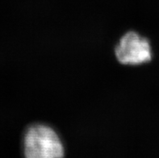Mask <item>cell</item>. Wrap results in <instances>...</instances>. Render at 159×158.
<instances>
[{
	"instance_id": "1",
	"label": "cell",
	"mask_w": 159,
	"mask_h": 158,
	"mask_svg": "<svg viewBox=\"0 0 159 158\" xmlns=\"http://www.w3.org/2000/svg\"><path fill=\"white\" fill-rule=\"evenodd\" d=\"M27 158H59L64 156V146L56 131L45 124H33L23 139Z\"/></svg>"
},
{
	"instance_id": "2",
	"label": "cell",
	"mask_w": 159,
	"mask_h": 158,
	"mask_svg": "<svg viewBox=\"0 0 159 158\" xmlns=\"http://www.w3.org/2000/svg\"><path fill=\"white\" fill-rule=\"evenodd\" d=\"M115 54L120 63L129 65L147 63L153 55L149 40L133 31L121 37L115 48Z\"/></svg>"
}]
</instances>
